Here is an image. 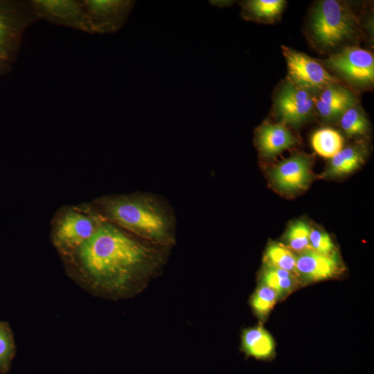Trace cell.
I'll return each instance as SVG.
<instances>
[{"label":"cell","mask_w":374,"mask_h":374,"mask_svg":"<svg viewBox=\"0 0 374 374\" xmlns=\"http://www.w3.org/2000/svg\"><path fill=\"white\" fill-rule=\"evenodd\" d=\"M34 13L39 19L90 34L86 10L80 0H33Z\"/></svg>","instance_id":"10"},{"label":"cell","mask_w":374,"mask_h":374,"mask_svg":"<svg viewBox=\"0 0 374 374\" xmlns=\"http://www.w3.org/2000/svg\"><path fill=\"white\" fill-rule=\"evenodd\" d=\"M339 121L344 132L350 137L364 136L369 130L368 119L358 104L347 109Z\"/></svg>","instance_id":"21"},{"label":"cell","mask_w":374,"mask_h":374,"mask_svg":"<svg viewBox=\"0 0 374 374\" xmlns=\"http://www.w3.org/2000/svg\"><path fill=\"white\" fill-rule=\"evenodd\" d=\"M241 348L247 356L267 360L274 355L272 336L262 326L244 329L241 336Z\"/></svg>","instance_id":"16"},{"label":"cell","mask_w":374,"mask_h":374,"mask_svg":"<svg viewBox=\"0 0 374 374\" xmlns=\"http://www.w3.org/2000/svg\"><path fill=\"white\" fill-rule=\"evenodd\" d=\"M311 228L304 220H297L288 228L285 235V245L290 249L301 252L311 249L310 234Z\"/></svg>","instance_id":"23"},{"label":"cell","mask_w":374,"mask_h":374,"mask_svg":"<svg viewBox=\"0 0 374 374\" xmlns=\"http://www.w3.org/2000/svg\"><path fill=\"white\" fill-rule=\"evenodd\" d=\"M297 143L283 123L265 122L256 132V144L261 155L274 157Z\"/></svg>","instance_id":"14"},{"label":"cell","mask_w":374,"mask_h":374,"mask_svg":"<svg viewBox=\"0 0 374 374\" xmlns=\"http://www.w3.org/2000/svg\"><path fill=\"white\" fill-rule=\"evenodd\" d=\"M286 1L283 0H249L240 3L241 15L246 20L271 23L279 19Z\"/></svg>","instance_id":"17"},{"label":"cell","mask_w":374,"mask_h":374,"mask_svg":"<svg viewBox=\"0 0 374 374\" xmlns=\"http://www.w3.org/2000/svg\"><path fill=\"white\" fill-rule=\"evenodd\" d=\"M367 153L366 146L360 143L343 148L330 159L323 176L336 177L353 172L364 163Z\"/></svg>","instance_id":"15"},{"label":"cell","mask_w":374,"mask_h":374,"mask_svg":"<svg viewBox=\"0 0 374 374\" xmlns=\"http://www.w3.org/2000/svg\"><path fill=\"white\" fill-rule=\"evenodd\" d=\"M314 98V107L326 122L339 121L342 114L358 104L355 93L340 83L328 86Z\"/></svg>","instance_id":"13"},{"label":"cell","mask_w":374,"mask_h":374,"mask_svg":"<svg viewBox=\"0 0 374 374\" xmlns=\"http://www.w3.org/2000/svg\"><path fill=\"white\" fill-rule=\"evenodd\" d=\"M310 40L318 48L330 51L356 41L362 35L360 21L343 1L322 0L312 8L308 23Z\"/></svg>","instance_id":"3"},{"label":"cell","mask_w":374,"mask_h":374,"mask_svg":"<svg viewBox=\"0 0 374 374\" xmlns=\"http://www.w3.org/2000/svg\"><path fill=\"white\" fill-rule=\"evenodd\" d=\"M211 4L218 7H227L230 6L233 3L234 1H210Z\"/></svg>","instance_id":"26"},{"label":"cell","mask_w":374,"mask_h":374,"mask_svg":"<svg viewBox=\"0 0 374 374\" xmlns=\"http://www.w3.org/2000/svg\"><path fill=\"white\" fill-rule=\"evenodd\" d=\"M274 109L283 123L299 125L313 114L314 97L312 93L287 79L276 93Z\"/></svg>","instance_id":"9"},{"label":"cell","mask_w":374,"mask_h":374,"mask_svg":"<svg viewBox=\"0 0 374 374\" xmlns=\"http://www.w3.org/2000/svg\"><path fill=\"white\" fill-rule=\"evenodd\" d=\"M325 65L354 87L366 89L373 84L374 57L366 49L345 46L332 53Z\"/></svg>","instance_id":"5"},{"label":"cell","mask_w":374,"mask_h":374,"mask_svg":"<svg viewBox=\"0 0 374 374\" xmlns=\"http://www.w3.org/2000/svg\"><path fill=\"white\" fill-rule=\"evenodd\" d=\"M299 278L306 282H317L332 278L342 269L337 253L324 255L308 249L296 256Z\"/></svg>","instance_id":"12"},{"label":"cell","mask_w":374,"mask_h":374,"mask_svg":"<svg viewBox=\"0 0 374 374\" xmlns=\"http://www.w3.org/2000/svg\"><path fill=\"white\" fill-rule=\"evenodd\" d=\"M105 220L100 213L69 210L58 221L54 231V242L64 252L75 251Z\"/></svg>","instance_id":"6"},{"label":"cell","mask_w":374,"mask_h":374,"mask_svg":"<svg viewBox=\"0 0 374 374\" xmlns=\"http://www.w3.org/2000/svg\"><path fill=\"white\" fill-rule=\"evenodd\" d=\"M106 220L154 244L173 240L175 220L170 209L157 197L136 194L109 197L100 203Z\"/></svg>","instance_id":"2"},{"label":"cell","mask_w":374,"mask_h":374,"mask_svg":"<svg viewBox=\"0 0 374 374\" xmlns=\"http://www.w3.org/2000/svg\"><path fill=\"white\" fill-rule=\"evenodd\" d=\"M286 61L288 79L296 85L313 93L329 85L340 83L320 62L308 55L282 46Z\"/></svg>","instance_id":"7"},{"label":"cell","mask_w":374,"mask_h":374,"mask_svg":"<svg viewBox=\"0 0 374 374\" xmlns=\"http://www.w3.org/2000/svg\"><path fill=\"white\" fill-rule=\"evenodd\" d=\"M310 245L312 249L324 255H332L337 253L335 244L330 236L324 231L317 228L311 229Z\"/></svg>","instance_id":"25"},{"label":"cell","mask_w":374,"mask_h":374,"mask_svg":"<svg viewBox=\"0 0 374 374\" xmlns=\"http://www.w3.org/2000/svg\"><path fill=\"white\" fill-rule=\"evenodd\" d=\"M15 350L14 336L9 324L0 321V373L6 374L9 371Z\"/></svg>","instance_id":"24"},{"label":"cell","mask_w":374,"mask_h":374,"mask_svg":"<svg viewBox=\"0 0 374 374\" xmlns=\"http://www.w3.org/2000/svg\"><path fill=\"white\" fill-rule=\"evenodd\" d=\"M312 159L305 154H294L274 166L270 179L277 190L291 195L306 189L312 177Z\"/></svg>","instance_id":"11"},{"label":"cell","mask_w":374,"mask_h":374,"mask_svg":"<svg viewBox=\"0 0 374 374\" xmlns=\"http://www.w3.org/2000/svg\"><path fill=\"white\" fill-rule=\"evenodd\" d=\"M136 238L105 220L75 252L82 269L94 285L119 292L154 261L155 250Z\"/></svg>","instance_id":"1"},{"label":"cell","mask_w":374,"mask_h":374,"mask_svg":"<svg viewBox=\"0 0 374 374\" xmlns=\"http://www.w3.org/2000/svg\"><path fill=\"white\" fill-rule=\"evenodd\" d=\"M260 283L274 290L279 298L293 292L299 284V278L292 273L265 264L260 272Z\"/></svg>","instance_id":"18"},{"label":"cell","mask_w":374,"mask_h":374,"mask_svg":"<svg viewBox=\"0 0 374 374\" xmlns=\"http://www.w3.org/2000/svg\"><path fill=\"white\" fill-rule=\"evenodd\" d=\"M278 299L274 290L260 283L251 297L250 305L254 313L262 319L269 314Z\"/></svg>","instance_id":"22"},{"label":"cell","mask_w":374,"mask_h":374,"mask_svg":"<svg viewBox=\"0 0 374 374\" xmlns=\"http://www.w3.org/2000/svg\"><path fill=\"white\" fill-rule=\"evenodd\" d=\"M265 264L286 270L298 278L296 271V256L285 244L272 242L265 253Z\"/></svg>","instance_id":"20"},{"label":"cell","mask_w":374,"mask_h":374,"mask_svg":"<svg viewBox=\"0 0 374 374\" xmlns=\"http://www.w3.org/2000/svg\"><path fill=\"white\" fill-rule=\"evenodd\" d=\"M90 34L113 33L127 21L135 5L129 0H83Z\"/></svg>","instance_id":"8"},{"label":"cell","mask_w":374,"mask_h":374,"mask_svg":"<svg viewBox=\"0 0 374 374\" xmlns=\"http://www.w3.org/2000/svg\"><path fill=\"white\" fill-rule=\"evenodd\" d=\"M311 145L317 154L331 159L344 148V138L333 128L323 127L314 132Z\"/></svg>","instance_id":"19"},{"label":"cell","mask_w":374,"mask_h":374,"mask_svg":"<svg viewBox=\"0 0 374 374\" xmlns=\"http://www.w3.org/2000/svg\"><path fill=\"white\" fill-rule=\"evenodd\" d=\"M37 20L30 1L0 0V77L11 69L24 33Z\"/></svg>","instance_id":"4"}]
</instances>
